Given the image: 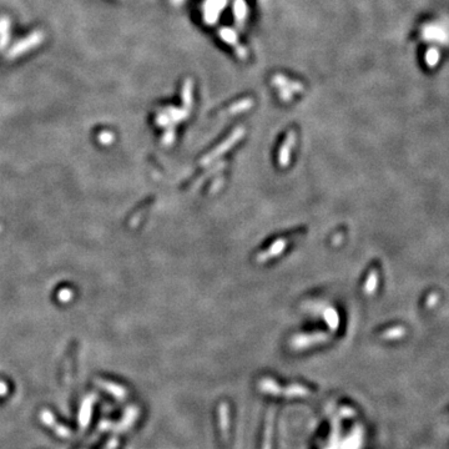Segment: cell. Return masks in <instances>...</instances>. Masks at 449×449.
Returning a JSON list of instances; mask_svg holds the SVG:
<instances>
[{"mask_svg": "<svg viewBox=\"0 0 449 449\" xmlns=\"http://www.w3.org/2000/svg\"><path fill=\"white\" fill-rule=\"evenodd\" d=\"M374 285H375V277H374V275H372L371 277L368 278V281H367L366 286H364V290H366V293H372V292H373Z\"/></svg>", "mask_w": 449, "mask_h": 449, "instance_id": "6", "label": "cell"}, {"mask_svg": "<svg viewBox=\"0 0 449 449\" xmlns=\"http://www.w3.org/2000/svg\"><path fill=\"white\" fill-rule=\"evenodd\" d=\"M238 135H241V133H236L235 135L232 136V138L228 139V140L226 141V143L222 144V145L220 146V148H217L216 150H215L214 152H211V154L207 155L206 157H204V159H202V161H201V165H207V164H210V162H211L212 160L215 159V157H217V156H219V155H222V154H224V152L226 151V150H227L228 148H231V146H232L233 144H235V141L238 139Z\"/></svg>", "mask_w": 449, "mask_h": 449, "instance_id": "2", "label": "cell"}, {"mask_svg": "<svg viewBox=\"0 0 449 449\" xmlns=\"http://www.w3.org/2000/svg\"><path fill=\"white\" fill-rule=\"evenodd\" d=\"M293 144H295V136H293V134H291V135L287 138V140H286V143L283 144L282 149H281L280 151V160H278V162H280L281 166L286 167L288 164H290V154Z\"/></svg>", "mask_w": 449, "mask_h": 449, "instance_id": "3", "label": "cell"}, {"mask_svg": "<svg viewBox=\"0 0 449 449\" xmlns=\"http://www.w3.org/2000/svg\"><path fill=\"white\" fill-rule=\"evenodd\" d=\"M324 317H325L326 322L328 324V326H331V327H332V330H336V328H337L340 318H338V314H337V312H336V309L327 308L325 311Z\"/></svg>", "mask_w": 449, "mask_h": 449, "instance_id": "4", "label": "cell"}, {"mask_svg": "<svg viewBox=\"0 0 449 449\" xmlns=\"http://www.w3.org/2000/svg\"><path fill=\"white\" fill-rule=\"evenodd\" d=\"M286 246H287V241L283 240V238L277 240L276 242H274L271 246H270V248H267L266 251L262 252V253H260L259 256H257V261L265 262L267 261V260L272 259V257L278 256L280 253H282L283 249L286 248Z\"/></svg>", "mask_w": 449, "mask_h": 449, "instance_id": "1", "label": "cell"}, {"mask_svg": "<svg viewBox=\"0 0 449 449\" xmlns=\"http://www.w3.org/2000/svg\"><path fill=\"white\" fill-rule=\"evenodd\" d=\"M322 338H327V336L324 335V333H317V335H313V336H302V337H299L298 340H296V342L298 343V346H304V345H308V343L324 341Z\"/></svg>", "mask_w": 449, "mask_h": 449, "instance_id": "5", "label": "cell"}]
</instances>
